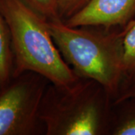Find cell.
Wrapping results in <instances>:
<instances>
[{"label": "cell", "mask_w": 135, "mask_h": 135, "mask_svg": "<svg viewBox=\"0 0 135 135\" xmlns=\"http://www.w3.org/2000/svg\"><path fill=\"white\" fill-rule=\"evenodd\" d=\"M91 0H58L59 13L62 20H67L84 8Z\"/></svg>", "instance_id": "9c48e42d"}, {"label": "cell", "mask_w": 135, "mask_h": 135, "mask_svg": "<svg viewBox=\"0 0 135 135\" xmlns=\"http://www.w3.org/2000/svg\"></svg>", "instance_id": "4fadbf2b"}, {"label": "cell", "mask_w": 135, "mask_h": 135, "mask_svg": "<svg viewBox=\"0 0 135 135\" xmlns=\"http://www.w3.org/2000/svg\"><path fill=\"white\" fill-rule=\"evenodd\" d=\"M123 65L125 75L135 77V20L123 30Z\"/></svg>", "instance_id": "52a82bcc"}, {"label": "cell", "mask_w": 135, "mask_h": 135, "mask_svg": "<svg viewBox=\"0 0 135 135\" xmlns=\"http://www.w3.org/2000/svg\"><path fill=\"white\" fill-rule=\"evenodd\" d=\"M16 77L0 91V135L35 134L44 95L41 80L33 74Z\"/></svg>", "instance_id": "277c9868"}, {"label": "cell", "mask_w": 135, "mask_h": 135, "mask_svg": "<svg viewBox=\"0 0 135 135\" xmlns=\"http://www.w3.org/2000/svg\"><path fill=\"white\" fill-rule=\"evenodd\" d=\"M54 43L77 75L100 84L108 95L118 92L125 76L123 31L105 35L71 27L62 20H48Z\"/></svg>", "instance_id": "7a4b0ae2"}, {"label": "cell", "mask_w": 135, "mask_h": 135, "mask_svg": "<svg viewBox=\"0 0 135 135\" xmlns=\"http://www.w3.org/2000/svg\"><path fill=\"white\" fill-rule=\"evenodd\" d=\"M47 20L60 19L58 0H21ZM61 20V19H60Z\"/></svg>", "instance_id": "ba28073f"}, {"label": "cell", "mask_w": 135, "mask_h": 135, "mask_svg": "<svg viewBox=\"0 0 135 135\" xmlns=\"http://www.w3.org/2000/svg\"><path fill=\"white\" fill-rule=\"evenodd\" d=\"M0 10L11 33L13 78L35 73L62 88L71 87L79 81V76L54 43L48 20L21 0H0Z\"/></svg>", "instance_id": "6da1fadb"}, {"label": "cell", "mask_w": 135, "mask_h": 135, "mask_svg": "<svg viewBox=\"0 0 135 135\" xmlns=\"http://www.w3.org/2000/svg\"><path fill=\"white\" fill-rule=\"evenodd\" d=\"M128 100H135V77L132 83L125 92L119 95L116 101V104H120Z\"/></svg>", "instance_id": "8fae6325"}, {"label": "cell", "mask_w": 135, "mask_h": 135, "mask_svg": "<svg viewBox=\"0 0 135 135\" xmlns=\"http://www.w3.org/2000/svg\"><path fill=\"white\" fill-rule=\"evenodd\" d=\"M135 20V0H91L64 21L71 27L126 26Z\"/></svg>", "instance_id": "5b68a950"}, {"label": "cell", "mask_w": 135, "mask_h": 135, "mask_svg": "<svg viewBox=\"0 0 135 135\" xmlns=\"http://www.w3.org/2000/svg\"><path fill=\"white\" fill-rule=\"evenodd\" d=\"M69 88L54 86L44 95L39 117L49 135H95L103 130L104 93L89 80ZM107 93V92H106Z\"/></svg>", "instance_id": "3957f363"}, {"label": "cell", "mask_w": 135, "mask_h": 135, "mask_svg": "<svg viewBox=\"0 0 135 135\" xmlns=\"http://www.w3.org/2000/svg\"><path fill=\"white\" fill-rule=\"evenodd\" d=\"M113 134L135 135V113L126 116L113 130Z\"/></svg>", "instance_id": "30bf717a"}, {"label": "cell", "mask_w": 135, "mask_h": 135, "mask_svg": "<svg viewBox=\"0 0 135 135\" xmlns=\"http://www.w3.org/2000/svg\"><path fill=\"white\" fill-rule=\"evenodd\" d=\"M0 90H1V88H0Z\"/></svg>", "instance_id": "7c38bea8"}, {"label": "cell", "mask_w": 135, "mask_h": 135, "mask_svg": "<svg viewBox=\"0 0 135 135\" xmlns=\"http://www.w3.org/2000/svg\"><path fill=\"white\" fill-rule=\"evenodd\" d=\"M13 50L9 28L0 10V88L10 83L13 76Z\"/></svg>", "instance_id": "8992f818"}]
</instances>
